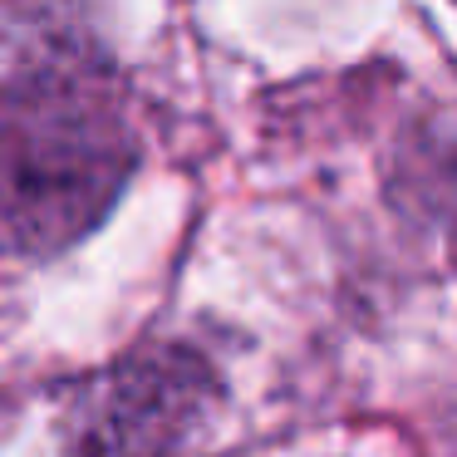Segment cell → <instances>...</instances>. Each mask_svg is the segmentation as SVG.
I'll return each instance as SVG.
<instances>
[{
	"label": "cell",
	"mask_w": 457,
	"mask_h": 457,
	"mask_svg": "<svg viewBox=\"0 0 457 457\" xmlns=\"http://www.w3.org/2000/svg\"><path fill=\"white\" fill-rule=\"evenodd\" d=\"M133 172V133L89 74L45 70L0 84V246L21 256L79 241Z\"/></svg>",
	"instance_id": "cell-1"
},
{
	"label": "cell",
	"mask_w": 457,
	"mask_h": 457,
	"mask_svg": "<svg viewBox=\"0 0 457 457\" xmlns=\"http://www.w3.org/2000/svg\"><path fill=\"white\" fill-rule=\"evenodd\" d=\"M221 408V378L197 349L148 345L74 388L64 457H202Z\"/></svg>",
	"instance_id": "cell-2"
}]
</instances>
